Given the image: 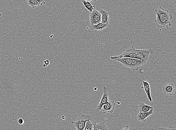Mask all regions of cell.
<instances>
[{
	"label": "cell",
	"mask_w": 176,
	"mask_h": 130,
	"mask_svg": "<svg viewBox=\"0 0 176 130\" xmlns=\"http://www.w3.org/2000/svg\"><path fill=\"white\" fill-rule=\"evenodd\" d=\"M43 67H46V65H45V64L44 63V64H43Z\"/></svg>",
	"instance_id": "obj_27"
},
{
	"label": "cell",
	"mask_w": 176,
	"mask_h": 130,
	"mask_svg": "<svg viewBox=\"0 0 176 130\" xmlns=\"http://www.w3.org/2000/svg\"><path fill=\"white\" fill-rule=\"evenodd\" d=\"M175 90V86L174 84L170 83L167 84L163 87V90L164 93L169 96L173 95Z\"/></svg>",
	"instance_id": "obj_9"
},
{
	"label": "cell",
	"mask_w": 176,
	"mask_h": 130,
	"mask_svg": "<svg viewBox=\"0 0 176 130\" xmlns=\"http://www.w3.org/2000/svg\"><path fill=\"white\" fill-rule=\"evenodd\" d=\"M86 1L89 2H95L97 1L98 0H86Z\"/></svg>",
	"instance_id": "obj_25"
},
{
	"label": "cell",
	"mask_w": 176,
	"mask_h": 130,
	"mask_svg": "<svg viewBox=\"0 0 176 130\" xmlns=\"http://www.w3.org/2000/svg\"><path fill=\"white\" fill-rule=\"evenodd\" d=\"M115 104L113 101L110 100L108 99L107 102L103 105L101 110H102L103 113L106 114L107 113H113L114 110H115Z\"/></svg>",
	"instance_id": "obj_6"
},
{
	"label": "cell",
	"mask_w": 176,
	"mask_h": 130,
	"mask_svg": "<svg viewBox=\"0 0 176 130\" xmlns=\"http://www.w3.org/2000/svg\"><path fill=\"white\" fill-rule=\"evenodd\" d=\"M0 50H1V48H0Z\"/></svg>",
	"instance_id": "obj_29"
},
{
	"label": "cell",
	"mask_w": 176,
	"mask_h": 130,
	"mask_svg": "<svg viewBox=\"0 0 176 130\" xmlns=\"http://www.w3.org/2000/svg\"><path fill=\"white\" fill-rule=\"evenodd\" d=\"M38 2L40 5H42L45 4L46 2L44 0H36Z\"/></svg>",
	"instance_id": "obj_21"
},
{
	"label": "cell",
	"mask_w": 176,
	"mask_h": 130,
	"mask_svg": "<svg viewBox=\"0 0 176 130\" xmlns=\"http://www.w3.org/2000/svg\"><path fill=\"white\" fill-rule=\"evenodd\" d=\"M122 130H129V126L127 125L125 126V127L122 129Z\"/></svg>",
	"instance_id": "obj_24"
},
{
	"label": "cell",
	"mask_w": 176,
	"mask_h": 130,
	"mask_svg": "<svg viewBox=\"0 0 176 130\" xmlns=\"http://www.w3.org/2000/svg\"><path fill=\"white\" fill-rule=\"evenodd\" d=\"M156 14V19L155 22L159 28H168L171 25L170 20L172 19V15L168 10L160 7L154 10Z\"/></svg>",
	"instance_id": "obj_1"
},
{
	"label": "cell",
	"mask_w": 176,
	"mask_h": 130,
	"mask_svg": "<svg viewBox=\"0 0 176 130\" xmlns=\"http://www.w3.org/2000/svg\"><path fill=\"white\" fill-rule=\"evenodd\" d=\"M137 58L136 49L134 47L132 46L130 49H127L122 54L118 56H111V59L113 60L114 58Z\"/></svg>",
	"instance_id": "obj_3"
},
{
	"label": "cell",
	"mask_w": 176,
	"mask_h": 130,
	"mask_svg": "<svg viewBox=\"0 0 176 130\" xmlns=\"http://www.w3.org/2000/svg\"><path fill=\"white\" fill-rule=\"evenodd\" d=\"M81 1L85 8L89 11L90 13L95 9V6L92 5L90 2L87 1L86 0H81Z\"/></svg>",
	"instance_id": "obj_17"
},
{
	"label": "cell",
	"mask_w": 176,
	"mask_h": 130,
	"mask_svg": "<svg viewBox=\"0 0 176 130\" xmlns=\"http://www.w3.org/2000/svg\"><path fill=\"white\" fill-rule=\"evenodd\" d=\"M101 14V23L103 24H109V13L108 11L100 9L99 11Z\"/></svg>",
	"instance_id": "obj_12"
},
{
	"label": "cell",
	"mask_w": 176,
	"mask_h": 130,
	"mask_svg": "<svg viewBox=\"0 0 176 130\" xmlns=\"http://www.w3.org/2000/svg\"><path fill=\"white\" fill-rule=\"evenodd\" d=\"M44 63L45 64L46 66V67H47L48 65H49L50 63V61L49 60H44Z\"/></svg>",
	"instance_id": "obj_23"
},
{
	"label": "cell",
	"mask_w": 176,
	"mask_h": 130,
	"mask_svg": "<svg viewBox=\"0 0 176 130\" xmlns=\"http://www.w3.org/2000/svg\"><path fill=\"white\" fill-rule=\"evenodd\" d=\"M154 108L151 109L150 111L146 112H140L138 114L137 119L139 121L142 122H145L147 117L150 116L153 114Z\"/></svg>",
	"instance_id": "obj_10"
},
{
	"label": "cell",
	"mask_w": 176,
	"mask_h": 130,
	"mask_svg": "<svg viewBox=\"0 0 176 130\" xmlns=\"http://www.w3.org/2000/svg\"><path fill=\"white\" fill-rule=\"evenodd\" d=\"M113 60H114V61L120 62L122 65L131 68V58L124 57V58H115Z\"/></svg>",
	"instance_id": "obj_13"
},
{
	"label": "cell",
	"mask_w": 176,
	"mask_h": 130,
	"mask_svg": "<svg viewBox=\"0 0 176 130\" xmlns=\"http://www.w3.org/2000/svg\"><path fill=\"white\" fill-rule=\"evenodd\" d=\"M27 4L33 8H36L40 6V4L36 0H27Z\"/></svg>",
	"instance_id": "obj_18"
},
{
	"label": "cell",
	"mask_w": 176,
	"mask_h": 130,
	"mask_svg": "<svg viewBox=\"0 0 176 130\" xmlns=\"http://www.w3.org/2000/svg\"><path fill=\"white\" fill-rule=\"evenodd\" d=\"M131 68L133 71H138L142 65H145V64L144 62L138 58H131Z\"/></svg>",
	"instance_id": "obj_8"
},
{
	"label": "cell",
	"mask_w": 176,
	"mask_h": 130,
	"mask_svg": "<svg viewBox=\"0 0 176 130\" xmlns=\"http://www.w3.org/2000/svg\"><path fill=\"white\" fill-rule=\"evenodd\" d=\"M109 25V24H103L100 22L96 24L90 26V29L92 31H100L106 28Z\"/></svg>",
	"instance_id": "obj_14"
},
{
	"label": "cell",
	"mask_w": 176,
	"mask_h": 130,
	"mask_svg": "<svg viewBox=\"0 0 176 130\" xmlns=\"http://www.w3.org/2000/svg\"><path fill=\"white\" fill-rule=\"evenodd\" d=\"M85 130H93V126L90 120L87 121L85 124Z\"/></svg>",
	"instance_id": "obj_19"
},
{
	"label": "cell",
	"mask_w": 176,
	"mask_h": 130,
	"mask_svg": "<svg viewBox=\"0 0 176 130\" xmlns=\"http://www.w3.org/2000/svg\"><path fill=\"white\" fill-rule=\"evenodd\" d=\"M90 26L96 24L101 22V14L95 9L90 12Z\"/></svg>",
	"instance_id": "obj_4"
},
{
	"label": "cell",
	"mask_w": 176,
	"mask_h": 130,
	"mask_svg": "<svg viewBox=\"0 0 176 130\" xmlns=\"http://www.w3.org/2000/svg\"><path fill=\"white\" fill-rule=\"evenodd\" d=\"M143 84L148 99L150 102H152V99L151 95L150 87V84L147 81H143Z\"/></svg>",
	"instance_id": "obj_15"
},
{
	"label": "cell",
	"mask_w": 176,
	"mask_h": 130,
	"mask_svg": "<svg viewBox=\"0 0 176 130\" xmlns=\"http://www.w3.org/2000/svg\"><path fill=\"white\" fill-rule=\"evenodd\" d=\"M1 15H2V14H1V13H0V17L1 16Z\"/></svg>",
	"instance_id": "obj_28"
},
{
	"label": "cell",
	"mask_w": 176,
	"mask_h": 130,
	"mask_svg": "<svg viewBox=\"0 0 176 130\" xmlns=\"http://www.w3.org/2000/svg\"><path fill=\"white\" fill-rule=\"evenodd\" d=\"M152 108H153V107L148 106L143 102L140 103L139 106V110L140 112H148Z\"/></svg>",
	"instance_id": "obj_16"
},
{
	"label": "cell",
	"mask_w": 176,
	"mask_h": 130,
	"mask_svg": "<svg viewBox=\"0 0 176 130\" xmlns=\"http://www.w3.org/2000/svg\"><path fill=\"white\" fill-rule=\"evenodd\" d=\"M18 123L20 124H24V121L22 119H20L18 120Z\"/></svg>",
	"instance_id": "obj_22"
},
{
	"label": "cell",
	"mask_w": 176,
	"mask_h": 130,
	"mask_svg": "<svg viewBox=\"0 0 176 130\" xmlns=\"http://www.w3.org/2000/svg\"><path fill=\"white\" fill-rule=\"evenodd\" d=\"M93 130H110V129L104 122L101 121H95L92 123Z\"/></svg>",
	"instance_id": "obj_11"
},
{
	"label": "cell",
	"mask_w": 176,
	"mask_h": 130,
	"mask_svg": "<svg viewBox=\"0 0 176 130\" xmlns=\"http://www.w3.org/2000/svg\"><path fill=\"white\" fill-rule=\"evenodd\" d=\"M92 120V117L89 115H81L77 117L75 122L73 121L72 124H74L77 130H83L87 121Z\"/></svg>",
	"instance_id": "obj_2"
},
{
	"label": "cell",
	"mask_w": 176,
	"mask_h": 130,
	"mask_svg": "<svg viewBox=\"0 0 176 130\" xmlns=\"http://www.w3.org/2000/svg\"><path fill=\"white\" fill-rule=\"evenodd\" d=\"M159 129L160 130H172V129H174L175 130L176 128H174V127H170L168 128H159Z\"/></svg>",
	"instance_id": "obj_20"
},
{
	"label": "cell",
	"mask_w": 176,
	"mask_h": 130,
	"mask_svg": "<svg viewBox=\"0 0 176 130\" xmlns=\"http://www.w3.org/2000/svg\"><path fill=\"white\" fill-rule=\"evenodd\" d=\"M62 118L63 120H65V116H64V115H63V116L62 117Z\"/></svg>",
	"instance_id": "obj_26"
},
{
	"label": "cell",
	"mask_w": 176,
	"mask_h": 130,
	"mask_svg": "<svg viewBox=\"0 0 176 130\" xmlns=\"http://www.w3.org/2000/svg\"><path fill=\"white\" fill-rule=\"evenodd\" d=\"M152 51L151 50L136 49L137 58L146 63L148 59L150 53Z\"/></svg>",
	"instance_id": "obj_5"
},
{
	"label": "cell",
	"mask_w": 176,
	"mask_h": 130,
	"mask_svg": "<svg viewBox=\"0 0 176 130\" xmlns=\"http://www.w3.org/2000/svg\"><path fill=\"white\" fill-rule=\"evenodd\" d=\"M103 93L99 103V104L96 110L97 111L101 110V108L103 105L107 102L108 100V95H109V92H108V89L106 86L103 87Z\"/></svg>",
	"instance_id": "obj_7"
}]
</instances>
